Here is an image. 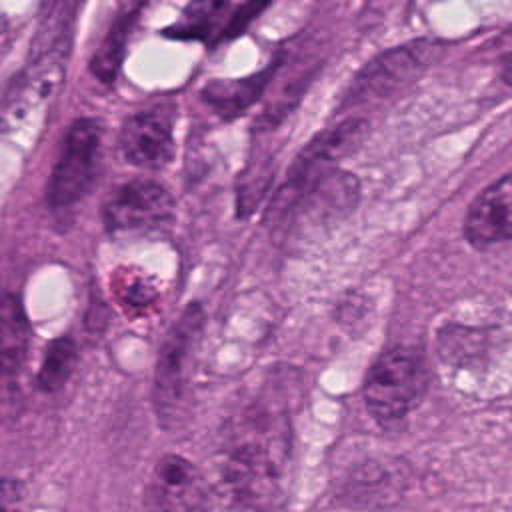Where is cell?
Returning a JSON list of instances; mask_svg holds the SVG:
<instances>
[{
	"label": "cell",
	"mask_w": 512,
	"mask_h": 512,
	"mask_svg": "<svg viewBox=\"0 0 512 512\" xmlns=\"http://www.w3.org/2000/svg\"><path fill=\"white\" fill-rule=\"evenodd\" d=\"M422 66L424 64L414 50L400 48L382 54L378 60L370 62L356 78V84L350 92L352 104L374 100L378 102L394 96L418 76Z\"/></svg>",
	"instance_id": "30bf717a"
},
{
	"label": "cell",
	"mask_w": 512,
	"mask_h": 512,
	"mask_svg": "<svg viewBox=\"0 0 512 512\" xmlns=\"http://www.w3.org/2000/svg\"><path fill=\"white\" fill-rule=\"evenodd\" d=\"M148 2L150 0H128L122 4L112 26L108 28L106 38L102 40V44L98 46V50L94 52V56L90 60V70L98 80L112 82L116 78L122 58H124V50H126L128 38H130V32L136 26V22Z\"/></svg>",
	"instance_id": "8fae6325"
},
{
	"label": "cell",
	"mask_w": 512,
	"mask_h": 512,
	"mask_svg": "<svg viewBox=\"0 0 512 512\" xmlns=\"http://www.w3.org/2000/svg\"><path fill=\"white\" fill-rule=\"evenodd\" d=\"M70 56V40L68 36L60 40L54 48L44 52L36 64H32L20 78H14L8 88L4 106L0 108V126L18 122L32 106L42 102L50 92L62 82L66 60Z\"/></svg>",
	"instance_id": "ba28073f"
},
{
	"label": "cell",
	"mask_w": 512,
	"mask_h": 512,
	"mask_svg": "<svg viewBox=\"0 0 512 512\" xmlns=\"http://www.w3.org/2000/svg\"><path fill=\"white\" fill-rule=\"evenodd\" d=\"M228 0H194L182 14V20L172 28H166L164 34L170 38H206L210 34L212 18L224 8Z\"/></svg>",
	"instance_id": "9a60e30c"
},
{
	"label": "cell",
	"mask_w": 512,
	"mask_h": 512,
	"mask_svg": "<svg viewBox=\"0 0 512 512\" xmlns=\"http://www.w3.org/2000/svg\"><path fill=\"white\" fill-rule=\"evenodd\" d=\"M276 68L278 64H272L268 70L238 80H212L202 88V100L224 118L240 116L260 98Z\"/></svg>",
	"instance_id": "7c38bea8"
},
{
	"label": "cell",
	"mask_w": 512,
	"mask_h": 512,
	"mask_svg": "<svg viewBox=\"0 0 512 512\" xmlns=\"http://www.w3.org/2000/svg\"><path fill=\"white\" fill-rule=\"evenodd\" d=\"M204 312L200 304H190L172 324L156 366L152 400L158 420L164 426H174L188 406L194 356L202 336Z\"/></svg>",
	"instance_id": "7a4b0ae2"
},
{
	"label": "cell",
	"mask_w": 512,
	"mask_h": 512,
	"mask_svg": "<svg viewBox=\"0 0 512 512\" xmlns=\"http://www.w3.org/2000/svg\"><path fill=\"white\" fill-rule=\"evenodd\" d=\"M28 346V320L18 298L6 294L0 298V364L12 370L24 358Z\"/></svg>",
	"instance_id": "4fadbf2b"
},
{
	"label": "cell",
	"mask_w": 512,
	"mask_h": 512,
	"mask_svg": "<svg viewBox=\"0 0 512 512\" xmlns=\"http://www.w3.org/2000/svg\"><path fill=\"white\" fill-rule=\"evenodd\" d=\"M150 504L154 512H208L212 488L196 466L168 454L154 468Z\"/></svg>",
	"instance_id": "8992f818"
},
{
	"label": "cell",
	"mask_w": 512,
	"mask_h": 512,
	"mask_svg": "<svg viewBox=\"0 0 512 512\" xmlns=\"http://www.w3.org/2000/svg\"><path fill=\"white\" fill-rule=\"evenodd\" d=\"M174 216L170 192L152 180H132L116 190L104 206L110 232H152L168 226Z\"/></svg>",
	"instance_id": "5b68a950"
},
{
	"label": "cell",
	"mask_w": 512,
	"mask_h": 512,
	"mask_svg": "<svg viewBox=\"0 0 512 512\" xmlns=\"http://www.w3.org/2000/svg\"><path fill=\"white\" fill-rule=\"evenodd\" d=\"M504 78L508 84H512V58L508 60V64L504 66Z\"/></svg>",
	"instance_id": "ac0fdd59"
},
{
	"label": "cell",
	"mask_w": 512,
	"mask_h": 512,
	"mask_svg": "<svg viewBox=\"0 0 512 512\" xmlns=\"http://www.w3.org/2000/svg\"><path fill=\"white\" fill-rule=\"evenodd\" d=\"M76 360V346L68 338H58L46 350L42 368L38 372V384L46 390H58L70 376Z\"/></svg>",
	"instance_id": "5bb4252c"
},
{
	"label": "cell",
	"mask_w": 512,
	"mask_h": 512,
	"mask_svg": "<svg viewBox=\"0 0 512 512\" xmlns=\"http://www.w3.org/2000/svg\"><path fill=\"white\" fill-rule=\"evenodd\" d=\"M268 2H270V0H248V2H244L242 6H238V8L234 10V14L230 16L228 24L224 26L222 34L216 38V42L232 40V38L240 36V34L256 20V16L268 6Z\"/></svg>",
	"instance_id": "2e32d148"
},
{
	"label": "cell",
	"mask_w": 512,
	"mask_h": 512,
	"mask_svg": "<svg viewBox=\"0 0 512 512\" xmlns=\"http://www.w3.org/2000/svg\"><path fill=\"white\" fill-rule=\"evenodd\" d=\"M290 454L286 422L250 414L232 432L220 466V488L228 512H266L280 500Z\"/></svg>",
	"instance_id": "6da1fadb"
},
{
	"label": "cell",
	"mask_w": 512,
	"mask_h": 512,
	"mask_svg": "<svg viewBox=\"0 0 512 512\" xmlns=\"http://www.w3.org/2000/svg\"><path fill=\"white\" fill-rule=\"evenodd\" d=\"M428 372L424 358L412 348H394L382 354L368 372L364 398L380 422L404 418L424 396Z\"/></svg>",
	"instance_id": "3957f363"
},
{
	"label": "cell",
	"mask_w": 512,
	"mask_h": 512,
	"mask_svg": "<svg viewBox=\"0 0 512 512\" xmlns=\"http://www.w3.org/2000/svg\"><path fill=\"white\" fill-rule=\"evenodd\" d=\"M464 234L478 248L512 240V172L476 196L464 220Z\"/></svg>",
	"instance_id": "9c48e42d"
},
{
	"label": "cell",
	"mask_w": 512,
	"mask_h": 512,
	"mask_svg": "<svg viewBox=\"0 0 512 512\" xmlns=\"http://www.w3.org/2000/svg\"><path fill=\"white\" fill-rule=\"evenodd\" d=\"M24 486L16 480H0V512H26Z\"/></svg>",
	"instance_id": "e0dca14e"
},
{
	"label": "cell",
	"mask_w": 512,
	"mask_h": 512,
	"mask_svg": "<svg viewBox=\"0 0 512 512\" xmlns=\"http://www.w3.org/2000/svg\"><path fill=\"white\" fill-rule=\"evenodd\" d=\"M120 148L126 160L138 168L160 170L174 158L172 110L158 106L132 114L120 130Z\"/></svg>",
	"instance_id": "52a82bcc"
},
{
	"label": "cell",
	"mask_w": 512,
	"mask_h": 512,
	"mask_svg": "<svg viewBox=\"0 0 512 512\" xmlns=\"http://www.w3.org/2000/svg\"><path fill=\"white\" fill-rule=\"evenodd\" d=\"M100 150V124L92 118L76 120L64 140L62 154L48 180L50 206H70L88 190Z\"/></svg>",
	"instance_id": "277c9868"
}]
</instances>
